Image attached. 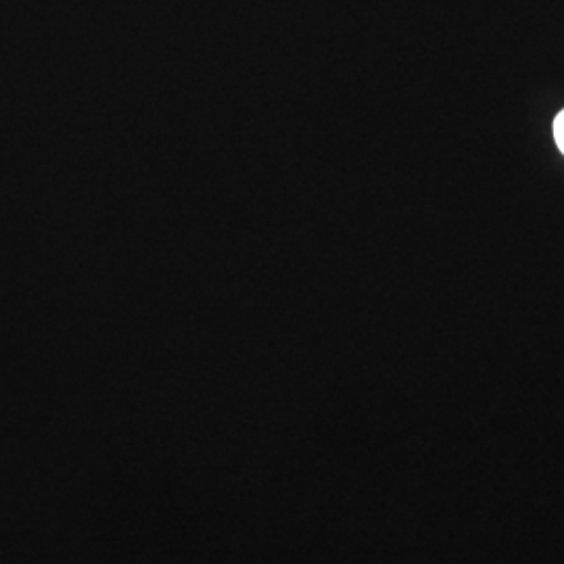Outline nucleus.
I'll return each instance as SVG.
<instances>
[{"label": "nucleus", "mask_w": 564, "mask_h": 564, "mask_svg": "<svg viewBox=\"0 0 564 564\" xmlns=\"http://www.w3.org/2000/svg\"><path fill=\"white\" fill-rule=\"evenodd\" d=\"M554 141H556L561 153L564 155V109L554 120Z\"/></svg>", "instance_id": "obj_1"}]
</instances>
